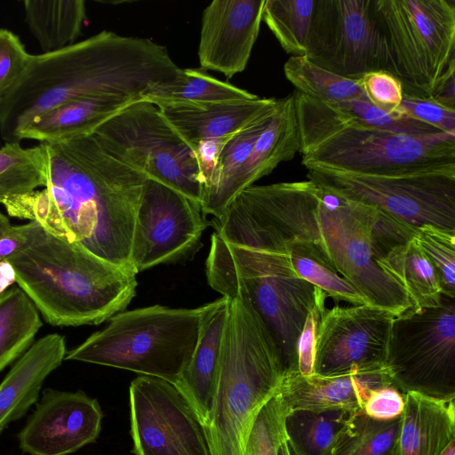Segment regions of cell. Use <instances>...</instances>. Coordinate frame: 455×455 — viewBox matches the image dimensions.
Here are the masks:
<instances>
[{
  "mask_svg": "<svg viewBox=\"0 0 455 455\" xmlns=\"http://www.w3.org/2000/svg\"><path fill=\"white\" fill-rule=\"evenodd\" d=\"M229 299L209 303L193 356L175 384L194 410L203 427L211 414Z\"/></svg>",
  "mask_w": 455,
  "mask_h": 455,
  "instance_id": "obj_22",
  "label": "cell"
},
{
  "mask_svg": "<svg viewBox=\"0 0 455 455\" xmlns=\"http://www.w3.org/2000/svg\"><path fill=\"white\" fill-rule=\"evenodd\" d=\"M275 109L231 136L224 144L213 173L203 191L201 208L204 215L212 214L220 196L249 157L257 140L271 123Z\"/></svg>",
  "mask_w": 455,
  "mask_h": 455,
  "instance_id": "obj_34",
  "label": "cell"
},
{
  "mask_svg": "<svg viewBox=\"0 0 455 455\" xmlns=\"http://www.w3.org/2000/svg\"><path fill=\"white\" fill-rule=\"evenodd\" d=\"M381 270L407 293L412 310L441 304L442 290L436 273L414 237L393 247L376 260Z\"/></svg>",
  "mask_w": 455,
  "mask_h": 455,
  "instance_id": "obj_26",
  "label": "cell"
},
{
  "mask_svg": "<svg viewBox=\"0 0 455 455\" xmlns=\"http://www.w3.org/2000/svg\"><path fill=\"white\" fill-rule=\"evenodd\" d=\"M92 134L116 159L201 205L203 180L196 153L155 104L134 101Z\"/></svg>",
  "mask_w": 455,
  "mask_h": 455,
  "instance_id": "obj_9",
  "label": "cell"
},
{
  "mask_svg": "<svg viewBox=\"0 0 455 455\" xmlns=\"http://www.w3.org/2000/svg\"><path fill=\"white\" fill-rule=\"evenodd\" d=\"M17 248L15 226L0 212V261L7 259Z\"/></svg>",
  "mask_w": 455,
  "mask_h": 455,
  "instance_id": "obj_45",
  "label": "cell"
},
{
  "mask_svg": "<svg viewBox=\"0 0 455 455\" xmlns=\"http://www.w3.org/2000/svg\"><path fill=\"white\" fill-rule=\"evenodd\" d=\"M360 84L372 105L399 116L396 109L402 102L403 90L397 78L385 70H378L365 74Z\"/></svg>",
  "mask_w": 455,
  "mask_h": 455,
  "instance_id": "obj_42",
  "label": "cell"
},
{
  "mask_svg": "<svg viewBox=\"0 0 455 455\" xmlns=\"http://www.w3.org/2000/svg\"><path fill=\"white\" fill-rule=\"evenodd\" d=\"M208 307L154 305L122 311L67 351L65 360L127 370L175 384L193 356Z\"/></svg>",
  "mask_w": 455,
  "mask_h": 455,
  "instance_id": "obj_7",
  "label": "cell"
},
{
  "mask_svg": "<svg viewBox=\"0 0 455 455\" xmlns=\"http://www.w3.org/2000/svg\"><path fill=\"white\" fill-rule=\"evenodd\" d=\"M29 57L17 35L0 28V103L22 76Z\"/></svg>",
  "mask_w": 455,
  "mask_h": 455,
  "instance_id": "obj_40",
  "label": "cell"
},
{
  "mask_svg": "<svg viewBox=\"0 0 455 455\" xmlns=\"http://www.w3.org/2000/svg\"><path fill=\"white\" fill-rule=\"evenodd\" d=\"M306 56L352 80L385 70L384 40L374 0H316Z\"/></svg>",
  "mask_w": 455,
  "mask_h": 455,
  "instance_id": "obj_13",
  "label": "cell"
},
{
  "mask_svg": "<svg viewBox=\"0 0 455 455\" xmlns=\"http://www.w3.org/2000/svg\"><path fill=\"white\" fill-rule=\"evenodd\" d=\"M385 71L403 94L428 99L455 71V0H374Z\"/></svg>",
  "mask_w": 455,
  "mask_h": 455,
  "instance_id": "obj_8",
  "label": "cell"
},
{
  "mask_svg": "<svg viewBox=\"0 0 455 455\" xmlns=\"http://www.w3.org/2000/svg\"><path fill=\"white\" fill-rule=\"evenodd\" d=\"M354 412L345 409L291 410L285 419V433L292 455H326Z\"/></svg>",
  "mask_w": 455,
  "mask_h": 455,
  "instance_id": "obj_29",
  "label": "cell"
},
{
  "mask_svg": "<svg viewBox=\"0 0 455 455\" xmlns=\"http://www.w3.org/2000/svg\"><path fill=\"white\" fill-rule=\"evenodd\" d=\"M277 100L257 97L208 103L156 105L166 121L195 152L199 142L230 138L267 113Z\"/></svg>",
  "mask_w": 455,
  "mask_h": 455,
  "instance_id": "obj_19",
  "label": "cell"
},
{
  "mask_svg": "<svg viewBox=\"0 0 455 455\" xmlns=\"http://www.w3.org/2000/svg\"><path fill=\"white\" fill-rule=\"evenodd\" d=\"M43 190L2 200L12 216L37 222L121 267L132 269L135 220L148 177L109 154L92 133L41 142Z\"/></svg>",
  "mask_w": 455,
  "mask_h": 455,
  "instance_id": "obj_1",
  "label": "cell"
},
{
  "mask_svg": "<svg viewBox=\"0 0 455 455\" xmlns=\"http://www.w3.org/2000/svg\"><path fill=\"white\" fill-rule=\"evenodd\" d=\"M402 416L379 420L355 411L326 455H397Z\"/></svg>",
  "mask_w": 455,
  "mask_h": 455,
  "instance_id": "obj_31",
  "label": "cell"
},
{
  "mask_svg": "<svg viewBox=\"0 0 455 455\" xmlns=\"http://www.w3.org/2000/svg\"><path fill=\"white\" fill-rule=\"evenodd\" d=\"M129 405L134 455H211L202 423L172 383L139 376Z\"/></svg>",
  "mask_w": 455,
  "mask_h": 455,
  "instance_id": "obj_14",
  "label": "cell"
},
{
  "mask_svg": "<svg viewBox=\"0 0 455 455\" xmlns=\"http://www.w3.org/2000/svg\"><path fill=\"white\" fill-rule=\"evenodd\" d=\"M307 178L346 200L376 207L418 228L455 232V171L366 175L319 168Z\"/></svg>",
  "mask_w": 455,
  "mask_h": 455,
  "instance_id": "obj_11",
  "label": "cell"
},
{
  "mask_svg": "<svg viewBox=\"0 0 455 455\" xmlns=\"http://www.w3.org/2000/svg\"><path fill=\"white\" fill-rule=\"evenodd\" d=\"M63 336L47 334L19 358L0 383V436L37 403L46 378L65 360Z\"/></svg>",
  "mask_w": 455,
  "mask_h": 455,
  "instance_id": "obj_21",
  "label": "cell"
},
{
  "mask_svg": "<svg viewBox=\"0 0 455 455\" xmlns=\"http://www.w3.org/2000/svg\"><path fill=\"white\" fill-rule=\"evenodd\" d=\"M301 163L366 175L455 171V133L413 136L359 125L327 104L293 92Z\"/></svg>",
  "mask_w": 455,
  "mask_h": 455,
  "instance_id": "obj_4",
  "label": "cell"
},
{
  "mask_svg": "<svg viewBox=\"0 0 455 455\" xmlns=\"http://www.w3.org/2000/svg\"><path fill=\"white\" fill-rule=\"evenodd\" d=\"M278 455H292L286 438L283 441L279 447Z\"/></svg>",
  "mask_w": 455,
  "mask_h": 455,
  "instance_id": "obj_48",
  "label": "cell"
},
{
  "mask_svg": "<svg viewBox=\"0 0 455 455\" xmlns=\"http://www.w3.org/2000/svg\"><path fill=\"white\" fill-rule=\"evenodd\" d=\"M168 49L148 38L103 30L61 50L32 55L0 103V135L20 141L33 119L70 100L107 95L143 99L180 70Z\"/></svg>",
  "mask_w": 455,
  "mask_h": 455,
  "instance_id": "obj_2",
  "label": "cell"
},
{
  "mask_svg": "<svg viewBox=\"0 0 455 455\" xmlns=\"http://www.w3.org/2000/svg\"><path fill=\"white\" fill-rule=\"evenodd\" d=\"M455 71L447 75L435 89L431 100L445 108L455 110Z\"/></svg>",
  "mask_w": 455,
  "mask_h": 455,
  "instance_id": "obj_46",
  "label": "cell"
},
{
  "mask_svg": "<svg viewBox=\"0 0 455 455\" xmlns=\"http://www.w3.org/2000/svg\"><path fill=\"white\" fill-rule=\"evenodd\" d=\"M392 385L387 372L324 377L285 373L279 392L291 408L363 410L371 389Z\"/></svg>",
  "mask_w": 455,
  "mask_h": 455,
  "instance_id": "obj_23",
  "label": "cell"
},
{
  "mask_svg": "<svg viewBox=\"0 0 455 455\" xmlns=\"http://www.w3.org/2000/svg\"><path fill=\"white\" fill-rule=\"evenodd\" d=\"M103 412L84 391L45 388L19 432V447L29 455H69L94 443Z\"/></svg>",
  "mask_w": 455,
  "mask_h": 455,
  "instance_id": "obj_17",
  "label": "cell"
},
{
  "mask_svg": "<svg viewBox=\"0 0 455 455\" xmlns=\"http://www.w3.org/2000/svg\"><path fill=\"white\" fill-rule=\"evenodd\" d=\"M396 113L401 117L418 120L440 132L455 133V110L437 104L430 99L403 94Z\"/></svg>",
  "mask_w": 455,
  "mask_h": 455,
  "instance_id": "obj_41",
  "label": "cell"
},
{
  "mask_svg": "<svg viewBox=\"0 0 455 455\" xmlns=\"http://www.w3.org/2000/svg\"><path fill=\"white\" fill-rule=\"evenodd\" d=\"M443 455H455V442H452Z\"/></svg>",
  "mask_w": 455,
  "mask_h": 455,
  "instance_id": "obj_49",
  "label": "cell"
},
{
  "mask_svg": "<svg viewBox=\"0 0 455 455\" xmlns=\"http://www.w3.org/2000/svg\"><path fill=\"white\" fill-rule=\"evenodd\" d=\"M23 5L28 27L44 53L75 44L82 32L86 17L83 0H27Z\"/></svg>",
  "mask_w": 455,
  "mask_h": 455,
  "instance_id": "obj_27",
  "label": "cell"
},
{
  "mask_svg": "<svg viewBox=\"0 0 455 455\" xmlns=\"http://www.w3.org/2000/svg\"><path fill=\"white\" fill-rule=\"evenodd\" d=\"M209 285L251 309L282 359L285 373L298 371L297 345L308 312L326 293L299 277L285 252L225 243L215 232L206 259Z\"/></svg>",
  "mask_w": 455,
  "mask_h": 455,
  "instance_id": "obj_5",
  "label": "cell"
},
{
  "mask_svg": "<svg viewBox=\"0 0 455 455\" xmlns=\"http://www.w3.org/2000/svg\"><path fill=\"white\" fill-rule=\"evenodd\" d=\"M325 104L345 118L366 127L413 136L443 132L418 120L396 116L372 105L367 100H350Z\"/></svg>",
  "mask_w": 455,
  "mask_h": 455,
  "instance_id": "obj_37",
  "label": "cell"
},
{
  "mask_svg": "<svg viewBox=\"0 0 455 455\" xmlns=\"http://www.w3.org/2000/svg\"><path fill=\"white\" fill-rule=\"evenodd\" d=\"M316 0H266L262 20L291 56H306Z\"/></svg>",
  "mask_w": 455,
  "mask_h": 455,
  "instance_id": "obj_36",
  "label": "cell"
},
{
  "mask_svg": "<svg viewBox=\"0 0 455 455\" xmlns=\"http://www.w3.org/2000/svg\"><path fill=\"white\" fill-rule=\"evenodd\" d=\"M258 95L218 80L198 68H180L171 80L149 89L143 100L155 105L165 103H208L252 100Z\"/></svg>",
  "mask_w": 455,
  "mask_h": 455,
  "instance_id": "obj_28",
  "label": "cell"
},
{
  "mask_svg": "<svg viewBox=\"0 0 455 455\" xmlns=\"http://www.w3.org/2000/svg\"><path fill=\"white\" fill-rule=\"evenodd\" d=\"M142 99L107 95L62 103L38 116L24 129L20 140L51 142L91 134L102 123Z\"/></svg>",
  "mask_w": 455,
  "mask_h": 455,
  "instance_id": "obj_25",
  "label": "cell"
},
{
  "mask_svg": "<svg viewBox=\"0 0 455 455\" xmlns=\"http://www.w3.org/2000/svg\"><path fill=\"white\" fill-rule=\"evenodd\" d=\"M41 326L39 311L20 287L0 294V372L30 347Z\"/></svg>",
  "mask_w": 455,
  "mask_h": 455,
  "instance_id": "obj_30",
  "label": "cell"
},
{
  "mask_svg": "<svg viewBox=\"0 0 455 455\" xmlns=\"http://www.w3.org/2000/svg\"><path fill=\"white\" fill-rule=\"evenodd\" d=\"M455 442V403L405 394L397 455H443Z\"/></svg>",
  "mask_w": 455,
  "mask_h": 455,
  "instance_id": "obj_24",
  "label": "cell"
},
{
  "mask_svg": "<svg viewBox=\"0 0 455 455\" xmlns=\"http://www.w3.org/2000/svg\"><path fill=\"white\" fill-rule=\"evenodd\" d=\"M405 395L393 385H384L371 390L363 408L369 417L390 420L403 415Z\"/></svg>",
  "mask_w": 455,
  "mask_h": 455,
  "instance_id": "obj_43",
  "label": "cell"
},
{
  "mask_svg": "<svg viewBox=\"0 0 455 455\" xmlns=\"http://www.w3.org/2000/svg\"><path fill=\"white\" fill-rule=\"evenodd\" d=\"M206 226L200 204L147 179L135 220L132 269L137 275L188 259L200 245Z\"/></svg>",
  "mask_w": 455,
  "mask_h": 455,
  "instance_id": "obj_15",
  "label": "cell"
},
{
  "mask_svg": "<svg viewBox=\"0 0 455 455\" xmlns=\"http://www.w3.org/2000/svg\"><path fill=\"white\" fill-rule=\"evenodd\" d=\"M386 371L404 395L455 400V299L443 295L438 307L395 316Z\"/></svg>",
  "mask_w": 455,
  "mask_h": 455,
  "instance_id": "obj_10",
  "label": "cell"
},
{
  "mask_svg": "<svg viewBox=\"0 0 455 455\" xmlns=\"http://www.w3.org/2000/svg\"><path fill=\"white\" fill-rule=\"evenodd\" d=\"M324 304L319 303L308 312L298 340V372L301 375L314 374L316 329L320 316L325 310Z\"/></svg>",
  "mask_w": 455,
  "mask_h": 455,
  "instance_id": "obj_44",
  "label": "cell"
},
{
  "mask_svg": "<svg viewBox=\"0 0 455 455\" xmlns=\"http://www.w3.org/2000/svg\"><path fill=\"white\" fill-rule=\"evenodd\" d=\"M320 189L316 220L323 250L331 267L358 291L366 304L395 316L403 314L411 307L409 297L376 262L366 205Z\"/></svg>",
  "mask_w": 455,
  "mask_h": 455,
  "instance_id": "obj_12",
  "label": "cell"
},
{
  "mask_svg": "<svg viewBox=\"0 0 455 455\" xmlns=\"http://www.w3.org/2000/svg\"><path fill=\"white\" fill-rule=\"evenodd\" d=\"M291 408L280 392L260 410L248 436L243 455H278L286 438L285 419Z\"/></svg>",
  "mask_w": 455,
  "mask_h": 455,
  "instance_id": "obj_39",
  "label": "cell"
},
{
  "mask_svg": "<svg viewBox=\"0 0 455 455\" xmlns=\"http://www.w3.org/2000/svg\"><path fill=\"white\" fill-rule=\"evenodd\" d=\"M16 282L15 272L7 260L0 261V294Z\"/></svg>",
  "mask_w": 455,
  "mask_h": 455,
  "instance_id": "obj_47",
  "label": "cell"
},
{
  "mask_svg": "<svg viewBox=\"0 0 455 455\" xmlns=\"http://www.w3.org/2000/svg\"><path fill=\"white\" fill-rule=\"evenodd\" d=\"M25 245L7 260L16 283L55 326L99 324L124 311L136 292V274L37 222Z\"/></svg>",
  "mask_w": 455,
  "mask_h": 455,
  "instance_id": "obj_3",
  "label": "cell"
},
{
  "mask_svg": "<svg viewBox=\"0 0 455 455\" xmlns=\"http://www.w3.org/2000/svg\"><path fill=\"white\" fill-rule=\"evenodd\" d=\"M283 71L297 92L318 101L334 103L367 100L360 79L352 80L332 73L305 55L291 56L283 65Z\"/></svg>",
  "mask_w": 455,
  "mask_h": 455,
  "instance_id": "obj_33",
  "label": "cell"
},
{
  "mask_svg": "<svg viewBox=\"0 0 455 455\" xmlns=\"http://www.w3.org/2000/svg\"><path fill=\"white\" fill-rule=\"evenodd\" d=\"M47 163L42 143L23 148L20 142L0 148V202L45 187Z\"/></svg>",
  "mask_w": 455,
  "mask_h": 455,
  "instance_id": "obj_35",
  "label": "cell"
},
{
  "mask_svg": "<svg viewBox=\"0 0 455 455\" xmlns=\"http://www.w3.org/2000/svg\"><path fill=\"white\" fill-rule=\"evenodd\" d=\"M394 318L392 313L368 304L324 310L316 329L314 374L387 372Z\"/></svg>",
  "mask_w": 455,
  "mask_h": 455,
  "instance_id": "obj_16",
  "label": "cell"
},
{
  "mask_svg": "<svg viewBox=\"0 0 455 455\" xmlns=\"http://www.w3.org/2000/svg\"><path fill=\"white\" fill-rule=\"evenodd\" d=\"M284 375L260 321L239 300L229 299L213 405L203 427L211 455H243L258 414L279 392Z\"/></svg>",
  "mask_w": 455,
  "mask_h": 455,
  "instance_id": "obj_6",
  "label": "cell"
},
{
  "mask_svg": "<svg viewBox=\"0 0 455 455\" xmlns=\"http://www.w3.org/2000/svg\"><path fill=\"white\" fill-rule=\"evenodd\" d=\"M300 139L293 93L277 100L271 123L257 140L249 157L230 180L220 196L213 218H220L233 199L243 189L268 175L282 162L299 152Z\"/></svg>",
  "mask_w": 455,
  "mask_h": 455,
  "instance_id": "obj_20",
  "label": "cell"
},
{
  "mask_svg": "<svg viewBox=\"0 0 455 455\" xmlns=\"http://www.w3.org/2000/svg\"><path fill=\"white\" fill-rule=\"evenodd\" d=\"M266 0H214L203 11L198 60L202 70L232 78L249 62Z\"/></svg>",
  "mask_w": 455,
  "mask_h": 455,
  "instance_id": "obj_18",
  "label": "cell"
},
{
  "mask_svg": "<svg viewBox=\"0 0 455 455\" xmlns=\"http://www.w3.org/2000/svg\"><path fill=\"white\" fill-rule=\"evenodd\" d=\"M283 251L295 273L327 296L351 305L366 304L358 291L331 267L324 252L315 244L299 240L287 241L283 243Z\"/></svg>",
  "mask_w": 455,
  "mask_h": 455,
  "instance_id": "obj_32",
  "label": "cell"
},
{
  "mask_svg": "<svg viewBox=\"0 0 455 455\" xmlns=\"http://www.w3.org/2000/svg\"><path fill=\"white\" fill-rule=\"evenodd\" d=\"M414 239L432 264L442 294L455 299V232L425 224L417 228Z\"/></svg>",
  "mask_w": 455,
  "mask_h": 455,
  "instance_id": "obj_38",
  "label": "cell"
}]
</instances>
